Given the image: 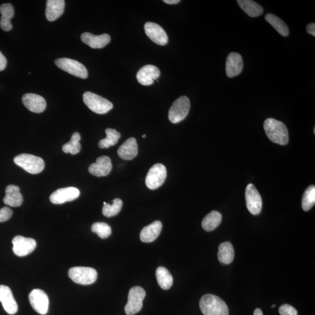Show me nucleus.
I'll return each mask as SVG.
<instances>
[{"label":"nucleus","instance_id":"nucleus-1","mask_svg":"<svg viewBox=\"0 0 315 315\" xmlns=\"http://www.w3.org/2000/svg\"><path fill=\"white\" fill-rule=\"evenodd\" d=\"M263 127L268 138L274 143L285 145L289 141L286 126L279 121L268 118L264 122Z\"/></svg>","mask_w":315,"mask_h":315},{"label":"nucleus","instance_id":"nucleus-2","mask_svg":"<svg viewBox=\"0 0 315 315\" xmlns=\"http://www.w3.org/2000/svg\"><path fill=\"white\" fill-rule=\"evenodd\" d=\"M200 310L204 315H228L227 305L220 297L206 294L200 301Z\"/></svg>","mask_w":315,"mask_h":315},{"label":"nucleus","instance_id":"nucleus-3","mask_svg":"<svg viewBox=\"0 0 315 315\" xmlns=\"http://www.w3.org/2000/svg\"><path fill=\"white\" fill-rule=\"evenodd\" d=\"M16 165L31 174L41 173L45 169V162L42 158L31 154H22L14 159Z\"/></svg>","mask_w":315,"mask_h":315},{"label":"nucleus","instance_id":"nucleus-4","mask_svg":"<svg viewBox=\"0 0 315 315\" xmlns=\"http://www.w3.org/2000/svg\"><path fill=\"white\" fill-rule=\"evenodd\" d=\"M83 101L87 107L97 114H105L114 107L112 103L91 92H86L83 95Z\"/></svg>","mask_w":315,"mask_h":315},{"label":"nucleus","instance_id":"nucleus-5","mask_svg":"<svg viewBox=\"0 0 315 315\" xmlns=\"http://www.w3.org/2000/svg\"><path fill=\"white\" fill-rule=\"evenodd\" d=\"M68 276L74 283L81 285H90L97 280L98 273L94 268L88 267H72Z\"/></svg>","mask_w":315,"mask_h":315},{"label":"nucleus","instance_id":"nucleus-6","mask_svg":"<svg viewBox=\"0 0 315 315\" xmlns=\"http://www.w3.org/2000/svg\"><path fill=\"white\" fill-rule=\"evenodd\" d=\"M190 108V100L186 96H182L172 104L169 111V119L172 124H178L187 118Z\"/></svg>","mask_w":315,"mask_h":315},{"label":"nucleus","instance_id":"nucleus-7","mask_svg":"<svg viewBox=\"0 0 315 315\" xmlns=\"http://www.w3.org/2000/svg\"><path fill=\"white\" fill-rule=\"evenodd\" d=\"M145 296V291L142 287L131 288L129 291L127 303L125 308L126 315H133L139 313L142 309Z\"/></svg>","mask_w":315,"mask_h":315},{"label":"nucleus","instance_id":"nucleus-8","mask_svg":"<svg viewBox=\"0 0 315 315\" xmlns=\"http://www.w3.org/2000/svg\"><path fill=\"white\" fill-rule=\"evenodd\" d=\"M55 64L63 71L72 75L82 79L88 77V71L82 63L67 58L58 59L55 61Z\"/></svg>","mask_w":315,"mask_h":315},{"label":"nucleus","instance_id":"nucleus-9","mask_svg":"<svg viewBox=\"0 0 315 315\" xmlns=\"http://www.w3.org/2000/svg\"><path fill=\"white\" fill-rule=\"evenodd\" d=\"M167 171L162 164H155L149 170L145 179V184L148 188L155 190L163 185L167 178Z\"/></svg>","mask_w":315,"mask_h":315},{"label":"nucleus","instance_id":"nucleus-10","mask_svg":"<svg viewBox=\"0 0 315 315\" xmlns=\"http://www.w3.org/2000/svg\"><path fill=\"white\" fill-rule=\"evenodd\" d=\"M248 210L253 215L260 213L262 208V199L257 189L253 184H249L245 191Z\"/></svg>","mask_w":315,"mask_h":315},{"label":"nucleus","instance_id":"nucleus-11","mask_svg":"<svg viewBox=\"0 0 315 315\" xmlns=\"http://www.w3.org/2000/svg\"><path fill=\"white\" fill-rule=\"evenodd\" d=\"M13 251L16 256H27L35 250L36 243L32 238L22 236H16L13 239Z\"/></svg>","mask_w":315,"mask_h":315},{"label":"nucleus","instance_id":"nucleus-12","mask_svg":"<svg viewBox=\"0 0 315 315\" xmlns=\"http://www.w3.org/2000/svg\"><path fill=\"white\" fill-rule=\"evenodd\" d=\"M30 304L34 310L41 315L47 314L49 310V300L48 295L40 289H35L29 294Z\"/></svg>","mask_w":315,"mask_h":315},{"label":"nucleus","instance_id":"nucleus-13","mask_svg":"<svg viewBox=\"0 0 315 315\" xmlns=\"http://www.w3.org/2000/svg\"><path fill=\"white\" fill-rule=\"evenodd\" d=\"M79 194L80 191L74 187L59 189L51 195L50 200L55 204H61L75 200Z\"/></svg>","mask_w":315,"mask_h":315},{"label":"nucleus","instance_id":"nucleus-14","mask_svg":"<svg viewBox=\"0 0 315 315\" xmlns=\"http://www.w3.org/2000/svg\"><path fill=\"white\" fill-rule=\"evenodd\" d=\"M144 29L146 35L155 44L161 46L168 44V35L161 26L154 22H148L145 24Z\"/></svg>","mask_w":315,"mask_h":315},{"label":"nucleus","instance_id":"nucleus-15","mask_svg":"<svg viewBox=\"0 0 315 315\" xmlns=\"http://www.w3.org/2000/svg\"><path fill=\"white\" fill-rule=\"evenodd\" d=\"M244 61L243 57L238 53L233 52L227 57L225 70L228 77L233 78L240 75L243 70Z\"/></svg>","mask_w":315,"mask_h":315},{"label":"nucleus","instance_id":"nucleus-16","mask_svg":"<svg viewBox=\"0 0 315 315\" xmlns=\"http://www.w3.org/2000/svg\"><path fill=\"white\" fill-rule=\"evenodd\" d=\"M0 302L6 313L14 315L17 313L18 307L11 289L8 286L0 285Z\"/></svg>","mask_w":315,"mask_h":315},{"label":"nucleus","instance_id":"nucleus-17","mask_svg":"<svg viewBox=\"0 0 315 315\" xmlns=\"http://www.w3.org/2000/svg\"><path fill=\"white\" fill-rule=\"evenodd\" d=\"M160 76V71L153 65H146L138 71L137 79L142 85L148 86L153 84L154 80Z\"/></svg>","mask_w":315,"mask_h":315},{"label":"nucleus","instance_id":"nucleus-18","mask_svg":"<svg viewBox=\"0 0 315 315\" xmlns=\"http://www.w3.org/2000/svg\"><path fill=\"white\" fill-rule=\"evenodd\" d=\"M112 169L111 158L107 156H102L97 158L95 163L89 166V173L96 177H106L110 174Z\"/></svg>","mask_w":315,"mask_h":315},{"label":"nucleus","instance_id":"nucleus-19","mask_svg":"<svg viewBox=\"0 0 315 315\" xmlns=\"http://www.w3.org/2000/svg\"><path fill=\"white\" fill-rule=\"evenodd\" d=\"M22 102L30 111L40 114L45 110L46 102L41 96L35 94H26L23 96Z\"/></svg>","mask_w":315,"mask_h":315},{"label":"nucleus","instance_id":"nucleus-20","mask_svg":"<svg viewBox=\"0 0 315 315\" xmlns=\"http://www.w3.org/2000/svg\"><path fill=\"white\" fill-rule=\"evenodd\" d=\"M82 41L92 49H101L105 47L111 41V37L108 34L94 35L90 33L85 32L81 36Z\"/></svg>","mask_w":315,"mask_h":315},{"label":"nucleus","instance_id":"nucleus-21","mask_svg":"<svg viewBox=\"0 0 315 315\" xmlns=\"http://www.w3.org/2000/svg\"><path fill=\"white\" fill-rule=\"evenodd\" d=\"M64 7V0H48L46 2V18L49 21H56L63 14Z\"/></svg>","mask_w":315,"mask_h":315},{"label":"nucleus","instance_id":"nucleus-22","mask_svg":"<svg viewBox=\"0 0 315 315\" xmlns=\"http://www.w3.org/2000/svg\"><path fill=\"white\" fill-rule=\"evenodd\" d=\"M118 154L123 160H131L138 154V145L135 138L127 139L118 149Z\"/></svg>","mask_w":315,"mask_h":315},{"label":"nucleus","instance_id":"nucleus-23","mask_svg":"<svg viewBox=\"0 0 315 315\" xmlns=\"http://www.w3.org/2000/svg\"><path fill=\"white\" fill-rule=\"evenodd\" d=\"M162 229V224L160 221H155L145 227L141 231L140 240L145 243L154 241L160 235Z\"/></svg>","mask_w":315,"mask_h":315},{"label":"nucleus","instance_id":"nucleus-24","mask_svg":"<svg viewBox=\"0 0 315 315\" xmlns=\"http://www.w3.org/2000/svg\"><path fill=\"white\" fill-rule=\"evenodd\" d=\"M4 204L11 207H19L23 202V197L17 186L10 185L5 189V195L3 199Z\"/></svg>","mask_w":315,"mask_h":315},{"label":"nucleus","instance_id":"nucleus-25","mask_svg":"<svg viewBox=\"0 0 315 315\" xmlns=\"http://www.w3.org/2000/svg\"><path fill=\"white\" fill-rule=\"evenodd\" d=\"M1 14L0 26L3 31L8 32L12 29L11 19L14 15V8L11 4H3L0 6Z\"/></svg>","mask_w":315,"mask_h":315},{"label":"nucleus","instance_id":"nucleus-26","mask_svg":"<svg viewBox=\"0 0 315 315\" xmlns=\"http://www.w3.org/2000/svg\"><path fill=\"white\" fill-rule=\"evenodd\" d=\"M241 8L251 17H257L263 13V8L258 3L252 0H238Z\"/></svg>","mask_w":315,"mask_h":315},{"label":"nucleus","instance_id":"nucleus-27","mask_svg":"<svg viewBox=\"0 0 315 315\" xmlns=\"http://www.w3.org/2000/svg\"><path fill=\"white\" fill-rule=\"evenodd\" d=\"M235 256L233 245L229 242L222 243L218 247V258L222 263L229 264L233 261Z\"/></svg>","mask_w":315,"mask_h":315},{"label":"nucleus","instance_id":"nucleus-28","mask_svg":"<svg viewBox=\"0 0 315 315\" xmlns=\"http://www.w3.org/2000/svg\"><path fill=\"white\" fill-rule=\"evenodd\" d=\"M222 221V215L217 211H212L202 221V227L205 231L210 232L217 228Z\"/></svg>","mask_w":315,"mask_h":315},{"label":"nucleus","instance_id":"nucleus-29","mask_svg":"<svg viewBox=\"0 0 315 315\" xmlns=\"http://www.w3.org/2000/svg\"><path fill=\"white\" fill-rule=\"evenodd\" d=\"M156 277L159 286L162 289L167 290L172 286L173 284V277L170 272L164 267H159L156 270Z\"/></svg>","mask_w":315,"mask_h":315},{"label":"nucleus","instance_id":"nucleus-30","mask_svg":"<svg viewBox=\"0 0 315 315\" xmlns=\"http://www.w3.org/2000/svg\"><path fill=\"white\" fill-rule=\"evenodd\" d=\"M266 21L273 26V27L279 33V34L284 37L289 35L290 31L287 25L283 20L281 19L277 16L273 14H267L265 16Z\"/></svg>","mask_w":315,"mask_h":315},{"label":"nucleus","instance_id":"nucleus-31","mask_svg":"<svg viewBox=\"0 0 315 315\" xmlns=\"http://www.w3.org/2000/svg\"><path fill=\"white\" fill-rule=\"evenodd\" d=\"M105 132L107 137L99 142V147L101 148H108L117 144L121 137L120 132L115 129L108 128L106 129Z\"/></svg>","mask_w":315,"mask_h":315},{"label":"nucleus","instance_id":"nucleus-32","mask_svg":"<svg viewBox=\"0 0 315 315\" xmlns=\"http://www.w3.org/2000/svg\"><path fill=\"white\" fill-rule=\"evenodd\" d=\"M80 140V134L77 132H74L72 135L71 140L63 146V151L65 153H70L72 155L79 153L81 148V144L79 143Z\"/></svg>","mask_w":315,"mask_h":315},{"label":"nucleus","instance_id":"nucleus-33","mask_svg":"<svg viewBox=\"0 0 315 315\" xmlns=\"http://www.w3.org/2000/svg\"><path fill=\"white\" fill-rule=\"evenodd\" d=\"M102 213L105 217H112L115 216L122 210L123 201L120 198H116L113 200L112 204H108L104 202Z\"/></svg>","mask_w":315,"mask_h":315},{"label":"nucleus","instance_id":"nucleus-34","mask_svg":"<svg viewBox=\"0 0 315 315\" xmlns=\"http://www.w3.org/2000/svg\"><path fill=\"white\" fill-rule=\"evenodd\" d=\"M315 203V187L311 185L307 189L303 195L302 207L305 211L311 210Z\"/></svg>","mask_w":315,"mask_h":315},{"label":"nucleus","instance_id":"nucleus-35","mask_svg":"<svg viewBox=\"0 0 315 315\" xmlns=\"http://www.w3.org/2000/svg\"><path fill=\"white\" fill-rule=\"evenodd\" d=\"M91 230L97 234L102 239L108 238L112 234V229L109 225L105 223H95L92 225Z\"/></svg>","mask_w":315,"mask_h":315},{"label":"nucleus","instance_id":"nucleus-36","mask_svg":"<svg viewBox=\"0 0 315 315\" xmlns=\"http://www.w3.org/2000/svg\"><path fill=\"white\" fill-rule=\"evenodd\" d=\"M281 315H298L297 311L290 305L284 304L279 308Z\"/></svg>","mask_w":315,"mask_h":315},{"label":"nucleus","instance_id":"nucleus-37","mask_svg":"<svg viewBox=\"0 0 315 315\" xmlns=\"http://www.w3.org/2000/svg\"><path fill=\"white\" fill-rule=\"evenodd\" d=\"M12 215V211L7 207L0 209V223L9 220Z\"/></svg>","mask_w":315,"mask_h":315},{"label":"nucleus","instance_id":"nucleus-38","mask_svg":"<svg viewBox=\"0 0 315 315\" xmlns=\"http://www.w3.org/2000/svg\"><path fill=\"white\" fill-rule=\"evenodd\" d=\"M6 65V59L5 56L0 52V71L4 70Z\"/></svg>","mask_w":315,"mask_h":315},{"label":"nucleus","instance_id":"nucleus-39","mask_svg":"<svg viewBox=\"0 0 315 315\" xmlns=\"http://www.w3.org/2000/svg\"><path fill=\"white\" fill-rule=\"evenodd\" d=\"M307 32L308 34L313 35V36H315V23H311V24H308L307 27Z\"/></svg>","mask_w":315,"mask_h":315},{"label":"nucleus","instance_id":"nucleus-40","mask_svg":"<svg viewBox=\"0 0 315 315\" xmlns=\"http://www.w3.org/2000/svg\"><path fill=\"white\" fill-rule=\"evenodd\" d=\"M164 2L168 4H177L180 2V0H164Z\"/></svg>","mask_w":315,"mask_h":315},{"label":"nucleus","instance_id":"nucleus-41","mask_svg":"<svg viewBox=\"0 0 315 315\" xmlns=\"http://www.w3.org/2000/svg\"><path fill=\"white\" fill-rule=\"evenodd\" d=\"M253 315H263V314L259 308H257V309L255 310Z\"/></svg>","mask_w":315,"mask_h":315},{"label":"nucleus","instance_id":"nucleus-42","mask_svg":"<svg viewBox=\"0 0 315 315\" xmlns=\"http://www.w3.org/2000/svg\"><path fill=\"white\" fill-rule=\"evenodd\" d=\"M146 137V135L144 134L142 135V137L145 138Z\"/></svg>","mask_w":315,"mask_h":315},{"label":"nucleus","instance_id":"nucleus-43","mask_svg":"<svg viewBox=\"0 0 315 315\" xmlns=\"http://www.w3.org/2000/svg\"><path fill=\"white\" fill-rule=\"evenodd\" d=\"M275 307H276V306H275V305H273V307H272V308H274Z\"/></svg>","mask_w":315,"mask_h":315}]
</instances>
